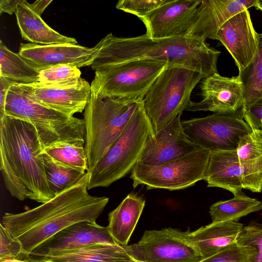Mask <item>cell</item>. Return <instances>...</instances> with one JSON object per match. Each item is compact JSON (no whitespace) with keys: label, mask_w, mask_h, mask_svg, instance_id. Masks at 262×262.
<instances>
[{"label":"cell","mask_w":262,"mask_h":262,"mask_svg":"<svg viewBox=\"0 0 262 262\" xmlns=\"http://www.w3.org/2000/svg\"><path fill=\"white\" fill-rule=\"evenodd\" d=\"M167 63L136 60L107 67L95 71L92 92L102 97L143 100Z\"/></svg>","instance_id":"ba28073f"},{"label":"cell","mask_w":262,"mask_h":262,"mask_svg":"<svg viewBox=\"0 0 262 262\" xmlns=\"http://www.w3.org/2000/svg\"><path fill=\"white\" fill-rule=\"evenodd\" d=\"M256 0H201L193 22L185 36L215 39L219 28L229 19L254 6Z\"/></svg>","instance_id":"d6986e66"},{"label":"cell","mask_w":262,"mask_h":262,"mask_svg":"<svg viewBox=\"0 0 262 262\" xmlns=\"http://www.w3.org/2000/svg\"><path fill=\"white\" fill-rule=\"evenodd\" d=\"M205 77L197 71L167 67L156 79L143 99V106L155 136L192 102L191 93Z\"/></svg>","instance_id":"8992f818"},{"label":"cell","mask_w":262,"mask_h":262,"mask_svg":"<svg viewBox=\"0 0 262 262\" xmlns=\"http://www.w3.org/2000/svg\"><path fill=\"white\" fill-rule=\"evenodd\" d=\"M0 77L16 83H37L39 71L30 65L18 53L11 51L0 41Z\"/></svg>","instance_id":"4316f807"},{"label":"cell","mask_w":262,"mask_h":262,"mask_svg":"<svg viewBox=\"0 0 262 262\" xmlns=\"http://www.w3.org/2000/svg\"><path fill=\"white\" fill-rule=\"evenodd\" d=\"M246 253L244 247L236 243L199 262H246Z\"/></svg>","instance_id":"e575fe53"},{"label":"cell","mask_w":262,"mask_h":262,"mask_svg":"<svg viewBox=\"0 0 262 262\" xmlns=\"http://www.w3.org/2000/svg\"><path fill=\"white\" fill-rule=\"evenodd\" d=\"M0 262H29L27 259H20L18 258H5L0 259Z\"/></svg>","instance_id":"ab89813d"},{"label":"cell","mask_w":262,"mask_h":262,"mask_svg":"<svg viewBox=\"0 0 262 262\" xmlns=\"http://www.w3.org/2000/svg\"><path fill=\"white\" fill-rule=\"evenodd\" d=\"M254 7L256 9L262 11V0H256Z\"/></svg>","instance_id":"60d3db41"},{"label":"cell","mask_w":262,"mask_h":262,"mask_svg":"<svg viewBox=\"0 0 262 262\" xmlns=\"http://www.w3.org/2000/svg\"><path fill=\"white\" fill-rule=\"evenodd\" d=\"M243 119L252 129L262 130V97L246 108Z\"/></svg>","instance_id":"d590c367"},{"label":"cell","mask_w":262,"mask_h":262,"mask_svg":"<svg viewBox=\"0 0 262 262\" xmlns=\"http://www.w3.org/2000/svg\"><path fill=\"white\" fill-rule=\"evenodd\" d=\"M142 101L102 97L92 92L83 113L89 172L121 134Z\"/></svg>","instance_id":"5b68a950"},{"label":"cell","mask_w":262,"mask_h":262,"mask_svg":"<svg viewBox=\"0 0 262 262\" xmlns=\"http://www.w3.org/2000/svg\"><path fill=\"white\" fill-rule=\"evenodd\" d=\"M210 155V151L199 147L183 157L157 166L137 163L130 176L133 185L169 190L189 187L205 180Z\"/></svg>","instance_id":"9c48e42d"},{"label":"cell","mask_w":262,"mask_h":262,"mask_svg":"<svg viewBox=\"0 0 262 262\" xmlns=\"http://www.w3.org/2000/svg\"><path fill=\"white\" fill-rule=\"evenodd\" d=\"M43 149L32 124L6 115L0 120V170L7 190L19 201L42 204L55 196L46 176Z\"/></svg>","instance_id":"3957f363"},{"label":"cell","mask_w":262,"mask_h":262,"mask_svg":"<svg viewBox=\"0 0 262 262\" xmlns=\"http://www.w3.org/2000/svg\"><path fill=\"white\" fill-rule=\"evenodd\" d=\"M30 97L50 108L69 116L84 111L90 99L92 90L85 79L58 84H27Z\"/></svg>","instance_id":"2e32d148"},{"label":"cell","mask_w":262,"mask_h":262,"mask_svg":"<svg viewBox=\"0 0 262 262\" xmlns=\"http://www.w3.org/2000/svg\"><path fill=\"white\" fill-rule=\"evenodd\" d=\"M24 256L22 245L14 238L9 231L0 224V259L5 258L20 259Z\"/></svg>","instance_id":"836d02e7"},{"label":"cell","mask_w":262,"mask_h":262,"mask_svg":"<svg viewBox=\"0 0 262 262\" xmlns=\"http://www.w3.org/2000/svg\"><path fill=\"white\" fill-rule=\"evenodd\" d=\"M145 205L144 198L130 193L109 213L107 227L118 244L128 245Z\"/></svg>","instance_id":"cb8c5ba5"},{"label":"cell","mask_w":262,"mask_h":262,"mask_svg":"<svg viewBox=\"0 0 262 262\" xmlns=\"http://www.w3.org/2000/svg\"><path fill=\"white\" fill-rule=\"evenodd\" d=\"M96 52L95 47L77 44H20L18 53L32 67L40 71L50 67L68 65L80 68L90 66Z\"/></svg>","instance_id":"e0dca14e"},{"label":"cell","mask_w":262,"mask_h":262,"mask_svg":"<svg viewBox=\"0 0 262 262\" xmlns=\"http://www.w3.org/2000/svg\"><path fill=\"white\" fill-rule=\"evenodd\" d=\"M16 83L7 78L0 77V120L5 116V106L8 92L11 86Z\"/></svg>","instance_id":"8d00e7d4"},{"label":"cell","mask_w":262,"mask_h":262,"mask_svg":"<svg viewBox=\"0 0 262 262\" xmlns=\"http://www.w3.org/2000/svg\"><path fill=\"white\" fill-rule=\"evenodd\" d=\"M42 155L47 180L55 196L75 185L86 173L61 163L44 150Z\"/></svg>","instance_id":"83f0119b"},{"label":"cell","mask_w":262,"mask_h":262,"mask_svg":"<svg viewBox=\"0 0 262 262\" xmlns=\"http://www.w3.org/2000/svg\"><path fill=\"white\" fill-rule=\"evenodd\" d=\"M202 99L192 102L188 111H210L215 114L243 119L245 111L244 90L238 76L226 77L218 73L203 79L200 85Z\"/></svg>","instance_id":"4fadbf2b"},{"label":"cell","mask_w":262,"mask_h":262,"mask_svg":"<svg viewBox=\"0 0 262 262\" xmlns=\"http://www.w3.org/2000/svg\"><path fill=\"white\" fill-rule=\"evenodd\" d=\"M50 156L61 163L83 172L89 170L85 142H64L44 148Z\"/></svg>","instance_id":"f546056e"},{"label":"cell","mask_w":262,"mask_h":262,"mask_svg":"<svg viewBox=\"0 0 262 262\" xmlns=\"http://www.w3.org/2000/svg\"><path fill=\"white\" fill-rule=\"evenodd\" d=\"M257 47L251 62L239 71L238 77L244 90L245 110L262 97V33L256 34Z\"/></svg>","instance_id":"f1b7e54d"},{"label":"cell","mask_w":262,"mask_h":262,"mask_svg":"<svg viewBox=\"0 0 262 262\" xmlns=\"http://www.w3.org/2000/svg\"><path fill=\"white\" fill-rule=\"evenodd\" d=\"M165 0H120L116 8L140 18L162 5Z\"/></svg>","instance_id":"d6a6232c"},{"label":"cell","mask_w":262,"mask_h":262,"mask_svg":"<svg viewBox=\"0 0 262 262\" xmlns=\"http://www.w3.org/2000/svg\"><path fill=\"white\" fill-rule=\"evenodd\" d=\"M133 258L130 245L95 244L46 258L41 262H126Z\"/></svg>","instance_id":"d4e9b609"},{"label":"cell","mask_w":262,"mask_h":262,"mask_svg":"<svg viewBox=\"0 0 262 262\" xmlns=\"http://www.w3.org/2000/svg\"><path fill=\"white\" fill-rule=\"evenodd\" d=\"M149 135L154 136L142 101L121 134L95 168L88 172V189L108 187L131 171Z\"/></svg>","instance_id":"52a82bcc"},{"label":"cell","mask_w":262,"mask_h":262,"mask_svg":"<svg viewBox=\"0 0 262 262\" xmlns=\"http://www.w3.org/2000/svg\"><path fill=\"white\" fill-rule=\"evenodd\" d=\"M96 52L90 67L98 71L136 60L164 62L168 67H180L207 77L217 73L221 52L203 40L187 36L154 38L146 34L136 37L106 35L95 46Z\"/></svg>","instance_id":"7a4b0ae2"},{"label":"cell","mask_w":262,"mask_h":262,"mask_svg":"<svg viewBox=\"0 0 262 262\" xmlns=\"http://www.w3.org/2000/svg\"><path fill=\"white\" fill-rule=\"evenodd\" d=\"M5 114L32 124L44 147L64 142H85L83 119L69 116L32 99L27 84L15 83L6 97Z\"/></svg>","instance_id":"277c9868"},{"label":"cell","mask_w":262,"mask_h":262,"mask_svg":"<svg viewBox=\"0 0 262 262\" xmlns=\"http://www.w3.org/2000/svg\"><path fill=\"white\" fill-rule=\"evenodd\" d=\"M179 114L155 136H149L137 163L157 166L183 157L198 148L186 137Z\"/></svg>","instance_id":"9a60e30c"},{"label":"cell","mask_w":262,"mask_h":262,"mask_svg":"<svg viewBox=\"0 0 262 262\" xmlns=\"http://www.w3.org/2000/svg\"><path fill=\"white\" fill-rule=\"evenodd\" d=\"M242 169L243 188L262 191V130L252 129L243 137L236 149Z\"/></svg>","instance_id":"7402d4cb"},{"label":"cell","mask_w":262,"mask_h":262,"mask_svg":"<svg viewBox=\"0 0 262 262\" xmlns=\"http://www.w3.org/2000/svg\"><path fill=\"white\" fill-rule=\"evenodd\" d=\"M130 245L133 258L142 262H199L203 259L187 231L171 227L145 230L140 240Z\"/></svg>","instance_id":"8fae6325"},{"label":"cell","mask_w":262,"mask_h":262,"mask_svg":"<svg viewBox=\"0 0 262 262\" xmlns=\"http://www.w3.org/2000/svg\"><path fill=\"white\" fill-rule=\"evenodd\" d=\"M236 244L244 247L246 262H262V224L249 222L240 232Z\"/></svg>","instance_id":"4dcf8cb0"},{"label":"cell","mask_w":262,"mask_h":262,"mask_svg":"<svg viewBox=\"0 0 262 262\" xmlns=\"http://www.w3.org/2000/svg\"><path fill=\"white\" fill-rule=\"evenodd\" d=\"M15 14L22 38L31 43L43 45L78 43L75 38L63 35L48 26L26 0L18 5Z\"/></svg>","instance_id":"603a6c76"},{"label":"cell","mask_w":262,"mask_h":262,"mask_svg":"<svg viewBox=\"0 0 262 262\" xmlns=\"http://www.w3.org/2000/svg\"><path fill=\"white\" fill-rule=\"evenodd\" d=\"M95 244H118L107 227L100 226L96 222H80L64 228L45 241L26 259L29 262H41L46 258Z\"/></svg>","instance_id":"7c38bea8"},{"label":"cell","mask_w":262,"mask_h":262,"mask_svg":"<svg viewBox=\"0 0 262 262\" xmlns=\"http://www.w3.org/2000/svg\"><path fill=\"white\" fill-rule=\"evenodd\" d=\"M201 0H165L141 17L151 38L185 36L196 15Z\"/></svg>","instance_id":"5bb4252c"},{"label":"cell","mask_w":262,"mask_h":262,"mask_svg":"<svg viewBox=\"0 0 262 262\" xmlns=\"http://www.w3.org/2000/svg\"><path fill=\"white\" fill-rule=\"evenodd\" d=\"M242 224L235 222L211 223L187 235L203 258L211 256L236 243Z\"/></svg>","instance_id":"ffe728a7"},{"label":"cell","mask_w":262,"mask_h":262,"mask_svg":"<svg viewBox=\"0 0 262 262\" xmlns=\"http://www.w3.org/2000/svg\"><path fill=\"white\" fill-rule=\"evenodd\" d=\"M262 210V202L250 198L243 191L234 194L226 201H220L212 204L209 213L212 223L235 222L251 213Z\"/></svg>","instance_id":"484cf974"},{"label":"cell","mask_w":262,"mask_h":262,"mask_svg":"<svg viewBox=\"0 0 262 262\" xmlns=\"http://www.w3.org/2000/svg\"><path fill=\"white\" fill-rule=\"evenodd\" d=\"M89 173L48 202L19 213H5L2 224L22 245L27 257L52 235L74 224L95 222L109 202L88 192Z\"/></svg>","instance_id":"6da1fadb"},{"label":"cell","mask_w":262,"mask_h":262,"mask_svg":"<svg viewBox=\"0 0 262 262\" xmlns=\"http://www.w3.org/2000/svg\"><path fill=\"white\" fill-rule=\"evenodd\" d=\"M181 123L188 139L210 152L236 150L241 139L252 130L243 119L215 114Z\"/></svg>","instance_id":"30bf717a"},{"label":"cell","mask_w":262,"mask_h":262,"mask_svg":"<svg viewBox=\"0 0 262 262\" xmlns=\"http://www.w3.org/2000/svg\"><path fill=\"white\" fill-rule=\"evenodd\" d=\"M52 2V0H39L35 1L32 4L29 3V5L35 13L41 16L42 12Z\"/></svg>","instance_id":"f35d334b"},{"label":"cell","mask_w":262,"mask_h":262,"mask_svg":"<svg viewBox=\"0 0 262 262\" xmlns=\"http://www.w3.org/2000/svg\"><path fill=\"white\" fill-rule=\"evenodd\" d=\"M81 72L77 67L60 65L50 67L39 71L37 83L42 84H58L78 80Z\"/></svg>","instance_id":"1f68e13d"},{"label":"cell","mask_w":262,"mask_h":262,"mask_svg":"<svg viewBox=\"0 0 262 262\" xmlns=\"http://www.w3.org/2000/svg\"><path fill=\"white\" fill-rule=\"evenodd\" d=\"M242 169L236 150L210 152L205 181L233 194L242 191Z\"/></svg>","instance_id":"44dd1931"},{"label":"cell","mask_w":262,"mask_h":262,"mask_svg":"<svg viewBox=\"0 0 262 262\" xmlns=\"http://www.w3.org/2000/svg\"><path fill=\"white\" fill-rule=\"evenodd\" d=\"M256 34L250 13L245 10L231 17L219 28L215 39L226 48L241 71L251 62L256 54Z\"/></svg>","instance_id":"ac0fdd59"},{"label":"cell","mask_w":262,"mask_h":262,"mask_svg":"<svg viewBox=\"0 0 262 262\" xmlns=\"http://www.w3.org/2000/svg\"><path fill=\"white\" fill-rule=\"evenodd\" d=\"M24 0H1L0 12L12 14L15 13L18 5Z\"/></svg>","instance_id":"74e56055"}]
</instances>
